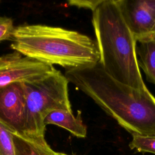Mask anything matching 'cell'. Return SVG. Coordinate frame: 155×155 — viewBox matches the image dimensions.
<instances>
[{"label": "cell", "instance_id": "e0dca14e", "mask_svg": "<svg viewBox=\"0 0 155 155\" xmlns=\"http://www.w3.org/2000/svg\"><path fill=\"white\" fill-rule=\"evenodd\" d=\"M0 3H1V2H0Z\"/></svg>", "mask_w": 155, "mask_h": 155}, {"label": "cell", "instance_id": "4fadbf2b", "mask_svg": "<svg viewBox=\"0 0 155 155\" xmlns=\"http://www.w3.org/2000/svg\"><path fill=\"white\" fill-rule=\"evenodd\" d=\"M15 28L12 18L0 16V42L11 39Z\"/></svg>", "mask_w": 155, "mask_h": 155}, {"label": "cell", "instance_id": "5b68a950", "mask_svg": "<svg viewBox=\"0 0 155 155\" xmlns=\"http://www.w3.org/2000/svg\"><path fill=\"white\" fill-rule=\"evenodd\" d=\"M54 70L53 65L13 51L0 56V87L15 82H30Z\"/></svg>", "mask_w": 155, "mask_h": 155}, {"label": "cell", "instance_id": "30bf717a", "mask_svg": "<svg viewBox=\"0 0 155 155\" xmlns=\"http://www.w3.org/2000/svg\"><path fill=\"white\" fill-rule=\"evenodd\" d=\"M138 42L136 48L138 65L143 70L147 80L155 85V40L146 39Z\"/></svg>", "mask_w": 155, "mask_h": 155}, {"label": "cell", "instance_id": "8992f818", "mask_svg": "<svg viewBox=\"0 0 155 155\" xmlns=\"http://www.w3.org/2000/svg\"><path fill=\"white\" fill-rule=\"evenodd\" d=\"M25 107L23 83L0 87V122L12 132L25 134Z\"/></svg>", "mask_w": 155, "mask_h": 155}, {"label": "cell", "instance_id": "6da1fadb", "mask_svg": "<svg viewBox=\"0 0 155 155\" xmlns=\"http://www.w3.org/2000/svg\"><path fill=\"white\" fill-rule=\"evenodd\" d=\"M69 82L93 100L131 134L155 135V97L111 78L99 62L66 69Z\"/></svg>", "mask_w": 155, "mask_h": 155}, {"label": "cell", "instance_id": "5bb4252c", "mask_svg": "<svg viewBox=\"0 0 155 155\" xmlns=\"http://www.w3.org/2000/svg\"><path fill=\"white\" fill-rule=\"evenodd\" d=\"M103 1L104 0H72L69 1L68 4L71 6L89 9L93 12Z\"/></svg>", "mask_w": 155, "mask_h": 155}, {"label": "cell", "instance_id": "52a82bcc", "mask_svg": "<svg viewBox=\"0 0 155 155\" xmlns=\"http://www.w3.org/2000/svg\"><path fill=\"white\" fill-rule=\"evenodd\" d=\"M122 16L136 41L145 38L155 23V0H118Z\"/></svg>", "mask_w": 155, "mask_h": 155}, {"label": "cell", "instance_id": "7a4b0ae2", "mask_svg": "<svg viewBox=\"0 0 155 155\" xmlns=\"http://www.w3.org/2000/svg\"><path fill=\"white\" fill-rule=\"evenodd\" d=\"M11 47L42 63L74 68L99 62L97 43L76 31L42 24L15 28Z\"/></svg>", "mask_w": 155, "mask_h": 155}, {"label": "cell", "instance_id": "3957f363", "mask_svg": "<svg viewBox=\"0 0 155 155\" xmlns=\"http://www.w3.org/2000/svg\"><path fill=\"white\" fill-rule=\"evenodd\" d=\"M92 24L104 70L116 81L134 89L147 88L136 56V40L128 27L118 0H104L93 12Z\"/></svg>", "mask_w": 155, "mask_h": 155}, {"label": "cell", "instance_id": "9a60e30c", "mask_svg": "<svg viewBox=\"0 0 155 155\" xmlns=\"http://www.w3.org/2000/svg\"><path fill=\"white\" fill-rule=\"evenodd\" d=\"M146 39H153V40H155V23L153 27V28H151V30L150 31V32L143 39H142L141 40L139 41L138 42L142 41V40H146Z\"/></svg>", "mask_w": 155, "mask_h": 155}, {"label": "cell", "instance_id": "7c38bea8", "mask_svg": "<svg viewBox=\"0 0 155 155\" xmlns=\"http://www.w3.org/2000/svg\"><path fill=\"white\" fill-rule=\"evenodd\" d=\"M0 155H15L12 131L0 122Z\"/></svg>", "mask_w": 155, "mask_h": 155}, {"label": "cell", "instance_id": "8fae6325", "mask_svg": "<svg viewBox=\"0 0 155 155\" xmlns=\"http://www.w3.org/2000/svg\"><path fill=\"white\" fill-rule=\"evenodd\" d=\"M131 134L133 138L129 143V147L131 150H135L140 153H149L155 154V135Z\"/></svg>", "mask_w": 155, "mask_h": 155}, {"label": "cell", "instance_id": "ba28073f", "mask_svg": "<svg viewBox=\"0 0 155 155\" xmlns=\"http://www.w3.org/2000/svg\"><path fill=\"white\" fill-rule=\"evenodd\" d=\"M44 122L45 126L48 124L57 125L77 137L85 138L87 136V127L82 122L81 111H78L77 116L74 117L72 111L54 110L46 116Z\"/></svg>", "mask_w": 155, "mask_h": 155}, {"label": "cell", "instance_id": "9c48e42d", "mask_svg": "<svg viewBox=\"0 0 155 155\" xmlns=\"http://www.w3.org/2000/svg\"><path fill=\"white\" fill-rule=\"evenodd\" d=\"M15 155H54L45 137H36L12 132Z\"/></svg>", "mask_w": 155, "mask_h": 155}, {"label": "cell", "instance_id": "277c9868", "mask_svg": "<svg viewBox=\"0 0 155 155\" xmlns=\"http://www.w3.org/2000/svg\"><path fill=\"white\" fill-rule=\"evenodd\" d=\"M68 81L59 70L30 82L23 83L26 107L25 134L45 137L44 119L50 112L72 111L68 93Z\"/></svg>", "mask_w": 155, "mask_h": 155}, {"label": "cell", "instance_id": "2e32d148", "mask_svg": "<svg viewBox=\"0 0 155 155\" xmlns=\"http://www.w3.org/2000/svg\"><path fill=\"white\" fill-rule=\"evenodd\" d=\"M54 155H73V154H65L64 153H61V152H56L55 151V154Z\"/></svg>", "mask_w": 155, "mask_h": 155}]
</instances>
